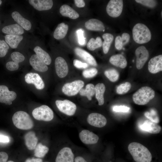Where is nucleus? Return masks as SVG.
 I'll return each mask as SVG.
<instances>
[{"label":"nucleus","instance_id":"nucleus-1","mask_svg":"<svg viewBox=\"0 0 162 162\" xmlns=\"http://www.w3.org/2000/svg\"><path fill=\"white\" fill-rule=\"evenodd\" d=\"M128 150L136 162H151L152 155L148 149L142 144L132 142L129 144Z\"/></svg>","mask_w":162,"mask_h":162},{"label":"nucleus","instance_id":"nucleus-2","mask_svg":"<svg viewBox=\"0 0 162 162\" xmlns=\"http://www.w3.org/2000/svg\"><path fill=\"white\" fill-rule=\"evenodd\" d=\"M12 120L14 125L17 128L23 130L32 128L34 123L31 117L27 112L19 111L13 115Z\"/></svg>","mask_w":162,"mask_h":162},{"label":"nucleus","instance_id":"nucleus-3","mask_svg":"<svg viewBox=\"0 0 162 162\" xmlns=\"http://www.w3.org/2000/svg\"><path fill=\"white\" fill-rule=\"evenodd\" d=\"M132 34L134 40L139 44L147 43L151 38L150 30L146 25L141 23H137L134 26Z\"/></svg>","mask_w":162,"mask_h":162},{"label":"nucleus","instance_id":"nucleus-4","mask_svg":"<svg viewBox=\"0 0 162 162\" xmlns=\"http://www.w3.org/2000/svg\"><path fill=\"white\" fill-rule=\"evenodd\" d=\"M155 92L151 88L142 87L138 89L133 95L132 98L135 104L139 105H144L154 98Z\"/></svg>","mask_w":162,"mask_h":162},{"label":"nucleus","instance_id":"nucleus-5","mask_svg":"<svg viewBox=\"0 0 162 162\" xmlns=\"http://www.w3.org/2000/svg\"><path fill=\"white\" fill-rule=\"evenodd\" d=\"M32 115L36 120L48 122L52 120L54 117V113L52 110L46 105H42L34 109Z\"/></svg>","mask_w":162,"mask_h":162},{"label":"nucleus","instance_id":"nucleus-6","mask_svg":"<svg viewBox=\"0 0 162 162\" xmlns=\"http://www.w3.org/2000/svg\"><path fill=\"white\" fill-rule=\"evenodd\" d=\"M84 84V82L82 80H75L65 84L62 87V91L65 94L68 96H74L79 92Z\"/></svg>","mask_w":162,"mask_h":162},{"label":"nucleus","instance_id":"nucleus-7","mask_svg":"<svg viewBox=\"0 0 162 162\" xmlns=\"http://www.w3.org/2000/svg\"><path fill=\"white\" fill-rule=\"evenodd\" d=\"M55 103L57 108L60 112L69 116L73 115L76 110V104L68 100H57Z\"/></svg>","mask_w":162,"mask_h":162},{"label":"nucleus","instance_id":"nucleus-8","mask_svg":"<svg viewBox=\"0 0 162 162\" xmlns=\"http://www.w3.org/2000/svg\"><path fill=\"white\" fill-rule=\"evenodd\" d=\"M123 8V2L121 0H111L106 7L107 14L110 16L115 18L121 14Z\"/></svg>","mask_w":162,"mask_h":162},{"label":"nucleus","instance_id":"nucleus-9","mask_svg":"<svg viewBox=\"0 0 162 162\" xmlns=\"http://www.w3.org/2000/svg\"><path fill=\"white\" fill-rule=\"evenodd\" d=\"M136 56V65L137 68L140 69L144 66L149 57V52L144 46L138 47L135 50Z\"/></svg>","mask_w":162,"mask_h":162},{"label":"nucleus","instance_id":"nucleus-10","mask_svg":"<svg viewBox=\"0 0 162 162\" xmlns=\"http://www.w3.org/2000/svg\"><path fill=\"white\" fill-rule=\"evenodd\" d=\"M87 121L90 125L97 128L104 127L107 123V120L105 117L97 113H92L89 114L87 117Z\"/></svg>","mask_w":162,"mask_h":162},{"label":"nucleus","instance_id":"nucleus-11","mask_svg":"<svg viewBox=\"0 0 162 162\" xmlns=\"http://www.w3.org/2000/svg\"><path fill=\"white\" fill-rule=\"evenodd\" d=\"M16 93L10 91L8 88L5 85H0V102L8 104L16 98Z\"/></svg>","mask_w":162,"mask_h":162},{"label":"nucleus","instance_id":"nucleus-12","mask_svg":"<svg viewBox=\"0 0 162 162\" xmlns=\"http://www.w3.org/2000/svg\"><path fill=\"white\" fill-rule=\"evenodd\" d=\"M26 82L28 84L34 85L36 88L39 90L43 89L45 87L44 82L40 76L38 74L29 73L25 76Z\"/></svg>","mask_w":162,"mask_h":162},{"label":"nucleus","instance_id":"nucleus-13","mask_svg":"<svg viewBox=\"0 0 162 162\" xmlns=\"http://www.w3.org/2000/svg\"><path fill=\"white\" fill-rule=\"evenodd\" d=\"M79 137L83 143L87 145L96 143L99 140L97 135L87 130H82L79 133Z\"/></svg>","mask_w":162,"mask_h":162},{"label":"nucleus","instance_id":"nucleus-14","mask_svg":"<svg viewBox=\"0 0 162 162\" xmlns=\"http://www.w3.org/2000/svg\"><path fill=\"white\" fill-rule=\"evenodd\" d=\"M55 66L56 73L60 78H64L67 75L68 68L64 59L61 57H57L55 60Z\"/></svg>","mask_w":162,"mask_h":162},{"label":"nucleus","instance_id":"nucleus-15","mask_svg":"<svg viewBox=\"0 0 162 162\" xmlns=\"http://www.w3.org/2000/svg\"><path fill=\"white\" fill-rule=\"evenodd\" d=\"M74 158L71 148L64 147L59 152L56 158V162H74Z\"/></svg>","mask_w":162,"mask_h":162},{"label":"nucleus","instance_id":"nucleus-16","mask_svg":"<svg viewBox=\"0 0 162 162\" xmlns=\"http://www.w3.org/2000/svg\"><path fill=\"white\" fill-rule=\"evenodd\" d=\"M142 130L152 134L159 133L161 130V127L154 122L149 120H146L139 125Z\"/></svg>","mask_w":162,"mask_h":162},{"label":"nucleus","instance_id":"nucleus-17","mask_svg":"<svg viewBox=\"0 0 162 162\" xmlns=\"http://www.w3.org/2000/svg\"><path fill=\"white\" fill-rule=\"evenodd\" d=\"M149 71L156 74L162 70V55H160L152 58L148 63Z\"/></svg>","mask_w":162,"mask_h":162},{"label":"nucleus","instance_id":"nucleus-18","mask_svg":"<svg viewBox=\"0 0 162 162\" xmlns=\"http://www.w3.org/2000/svg\"><path fill=\"white\" fill-rule=\"evenodd\" d=\"M28 2L35 9L39 11L50 9L53 4L51 0H29Z\"/></svg>","mask_w":162,"mask_h":162},{"label":"nucleus","instance_id":"nucleus-19","mask_svg":"<svg viewBox=\"0 0 162 162\" xmlns=\"http://www.w3.org/2000/svg\"><path fill=\"white\" fill-rule=\"evenodd\" d=\"M29 63L32 68L36 71L44 72L48 70L47 65L36 54L32 56L29 59Z\"/></svg>","mask_w":162,"mask_h":162},{"label":"nucleus","instance_id":"nucleus-20","mask_svg":"<svg viewBox=\"0 0 162 162\" xmlns=\"http://www.w3.org/2000/svg\"><path fill=\"white\" fill-rule=\"evenodd\" d=\"M76 54L82 59L89 64L96 66L97 62L94 57L89 53L85 50L79 47H76L74 49Z\"/></svg>","mask_w":162,"mask_h":162},{"label":"nucleus","instance_id":"nucleus-21","mask_svg":"<svg viewBox=\"0 0 162 162\" xmlns=\"http://www.w3.org/2000/svg\"><path fill=\"white\" fill-rule=\"evenodd\" d=\"M85 26L88 30L104 32L105 26L100 20L95 19H91L86 22Z\"/></svg>","mask_w":162,"mask_h":162},{"label":"nucleus","instance_id":"nucleus-22","mask_svg":"<svg viewBox=\"0 0 162 162\" xmlns=\"http://www.w3.org/2000/svg\"><path fill=\"white\" fill-rule=\"evenodd\" d=\"M11 16L14 20L23 28L27 31L31 29L32 27L31 22L23 17L18 12L16 11L13 12Z\"/></svg>","mask_w":162,"mask_h":162},{"label":"nucleus","instance_id":"nucleus-23","mask_svg":"<svg viewBox=\"0 0 162 162\" xmlns=\"http://www.w3.org/2000/svg\"><path fill=\"white\" fill-rule=\"evenodd\" d=\"M25 144L28 149L32 150L35 149L38 142V139L33 131H29L24 136Z\"/></svg>","mask_w":162,"mask_h":162},{"label":"nucleus","instance_id":"nucleus-24","mask_svg":"<svg viewBox=\"0 0 162 162\" xmlns=\"http://www.w3.org/2000/svg\"><path fill=\"white\" fill-rule=\"evenodd\" d=\"M2 32L7 34L20 35L24 32L23 28L17 24L6 26L2 29Z\"/></svg>","mask_w":162,"mask_h":162},{"label":"nucleus","instance_id":"nucleus-25","mask_svg":"<svg viewBox=\"0 0 162 162\" xmlns=\"http://www.w3.org/2000/svg\"><path fill=\"white\" fill-rule=\"evenodd\" d=\"M109 61L112 65L122 68H125L127 64L126 58L121 54L112 56L110 58Z\"/></svg>","mask_w":162,"mask_h":162},{"label":"nucleus","instance_id":"nucleus-26","mask_svg":"<svg viewBox=\"0 0 162 162\" xmlns=\"http://www.w3.org/2000/svg\"><path fill=\"white\" fill-rule=\"evenodd\" d=\"M60 13L64 16L68 17L69 18L75 19L79 16V15L75 10L67 4L62 5L59 10Z\"/></svg>","mask_w":162,"mask_h":162},{"label":"nucleus","instance_id":"nucleus-27","mask_svg":"<svg viewBox=\"0 0 162 162\" xmlns=\"http://www.w3.org/2000/svg\"><path fill=\"white\" fill-rule=\"evenodd\" d=\"M68 28V26L64 23L62 22L59 24L54 32V38L57 40L63 39L66 35Z\"/></svg>","mask_w":162,"mask_h":162},{"label":"nucleus","instance_id":"nucleus-28","mask_svg":"<svg viewBox=\"0 0 162 162\" xmlns=\"http://www.w3.org/2000/svg\"><path fill=\"white\" fill-rule=\"evenodd\" d=\"M23 38V37L21 35L7 34L5 36L6 42L11 48L13 49L17 47Z\"/></svg>","mask_w":162,"mask_h":162},{"label":"nucleus","instance_id":"nucleus-29","mask_svg":"<svg viewBox=\"0 0 162 162\" xmlns=\"http://www.w3.org/2000/svg\"><path fill=\"white\" fill-rule=\"evenodd\" d=\"M95 97L98 102V105L101 106L104 104V94L105 91V87L103 83H99L95 87Z\"/></svg>","mask_w":162,"mask_h":162},{"label":"nucleus","instance_id":"nucleus-30","mask_svg":"<svg viewBox=\"0 0 162 162\" xmlns=\"http://www.w3.org/2000/svg\"><path fill=\"white\" fill-rule=\"evenodd\" d=\"M34 50L36 55L46 65L50 64L52 61L51 58L49 54L40 46H37L35 47Z\"/></svg>","mask_w":162,"mask_h":162},{"label":"nucleus","instance_id":"nucleus-31","mask_svg":"<svg viewBox=\"0 0 162 162\" xmlns=\"http://www.w3.org/2000/svg\"><path fill=\"white\" fill-rule=\"evenodd\" d=\"M79 93L80 95L86 96L88 100H91L92 97L95 94V86L92 84L89 83L86 85L85 89L80 90Z\"/></svg>","mask_w":162,"mask_h":162},{"label":"nucleus","instance_id":"nucleus-32","mask_svg":"<svg viewBox=\"0 0 162 162\" xmlns=\"http://www.w3.org/2000/svg\"><path fill=\"white\" fill-rule=\"evenodd\" d=\"M102 37L104 40L102 44V48L104 53L107 54L109 51L111 45L113 40V35L110 33H106L104 34Z\"/></svg>","mask_w":162,"mask_h":162},{"label":"nucleus","instance_id":"nucleus-33","mask_svg":"<svg viewBox=\"0 0 162 162\" xmlns=\"http://www.w3.org/2000/svg\"><path fill=\"white\" fill-rule=\"evenodd\" d=\"M34 151V155L38 158H42L47 153L49 148L41 143L37 145Z\"/></svg>","mask_w":162,"mask_h":162},{"label":"nucleus","instance_id":"nucleus-34","mask_svg":"<svg viewBox=\"0 0 162 162\" xmlns=\"http://www.w3.org/2000/svg\"><path fill=\"white\" fill-rule=\"evenodd\" d=\"M102 44V41L100 37H97L95 39L93 38H92L88 42L87 47L89 50L93 51L101 47Z\"/></svg>","mask_w":162,"mask_h":162},{"label":"nucleus","instance_id":"nucleus-35","mask_svg":"<svg viewBox=\"0 0 162 162\" xmlns=\"http://www.w3.org/2000/svg\"><path fill=\"white\" fill-rule=\"evenodd\" d=\"M105 76L112 82H115L118 79V72L115 69H112L106 70L104 71Z\"/></svg>","mask_w":162,"mask_h":162},{"label":"nucleus","instance_id":"nucleus-36","mask_svg":"<svg viewBox=\"0 0 162 162\" xmlns=\"http://www.w3.org/2000/svg\"><path fill=\"white\" fill-rule=\"evenodd\" d=\"M144 116L149 120L158 123L159 122V119L157 113L155 110L152 109L150 111H147L144 113Z\"/></svg>","mask_w":162,"mask_h":162},{"label":"nucleus","instance_id":"nucleus-37","mask_svg":"<svg viewBox=\"0 0 162 162\" xmlns=\"http://www.w3.org/2000/svg\"><path fill=\"white\" fill-rule=\"evenodd\" d=\"M131 87V84L128 82L122 84L117 87L116 92L118 94H124L130 89Z\"/></svg>","mask_w":162,"mask_h":162},{"label":"nucleus","instance_id":"nucleus-38","mask_svg":"<svg viewBox=\"0 0 162 162\" xmlns=\"http://www.w3.org/2000/svg\"><path fill=\"white\" fill-rule=\"evenodd\" d=\"M98 72V70L96 68H92L84 70L82 72V74L84 77L89 78L95 76Z\"/></svg>","mask_w":162,"mask_h":162},{"label":"nucleus","instance_id":"nucleus-39","mask_svg":"<svg viewBox=\"0 0 162 162\" xmlns=\"http://www.w3.org/2000/svg\"><path fill=\"white\" fill-rule=\"evenodd\" d=\"M10 56L13 61L18 64L23 62L25 58L24 56L22 53L18 52H12Z\"/></svg>","mask_w":162,"mask_h":162},{"label":"nucleus","instance_id":"nucleus-40","mask_svg":"<svg viewBox=\"0 0 162 162\" xmlns=\"http://www.w3.org/2000/svg\"><path fill=\"white\" fill-rule=\"evenodd\" d=\"M9 47L4 40H0V57H4L6 55Z\"/></svg>","mask_w":162,"mask_h":162},{"label":"nucleus","instance_id":"nucleus-41","mask_svg":"<svg viewBox=\"0 0 162 162\" xmlns=\"http://www.w3.org/2000/svg\"><path fill=\"white\" fill-rule=\"evenodd\" d=\"M135 1L143 5L153 8H154L157 5V2L153 0H136Z\"/></svg>","mask_w":162,"mask_h":162},{"label":"nucleus","instance_id":"nucleus-42","mask_svg":"<svg viewBox=\"0 0 162 162\" xmlns=\"http://www.w3.org/2000/svg\"><path fill=\"white\" fill-rule=\"evenodd\" d=\"M78 37V43L80 45L83 46L86 44V38L84 36V31L82 28H80L76 31Z\"/></svg>","mask_w":162,"mask_h":162},{"label":"nucleus","instance_id":"nucleus-43","mask_svg":"<svg viewBox=\"0 0 162 162\" xmlns=\"http://www.w3.org/2000/svg\"><path fill=\"white\" fill-rule=\"evenodd\" d=\"M6 67L8 70L10 71L17 70L19 68V64L13 61H10L7 63Z\"/></svg>","mask_w":162,"mask_h":162},{"label":"nucleus","instance_id":"nucleus-44","mask_svg":"<svg viewBox=\"0 0 162 162\" xmlns=\"http://www.w3.org/2000/svg\"><path fill=\"white\" fill-rule=\"evenodd\" d=\"M112 110L116 112H127L129 111L130 108L124 106H115L113 107Z\"/></svg>","mask_w":162,"mask_h":162},{"label":"nucleus","instance_id":"nucleus-45","mask_svg":"<svg viewBox=\"0 0 162 162\" xmlns=\"http://www.w3.org/2000/svg\"><path fill=\"white\" fill-rule=\"evenodd\" d=\"M73 64L75 67L78 69H85L88 67V64L86 63L82 62L76 59L74 60Z\"/></svg>","mask_w":162,"mask_h":162},{"label":"nucleus","instance_id":"nucleus-46","mask_svg":"<svg viewBox=\"0 0 162 162\" xmlns=\"http://www.w3.org/2000/svg\"><path fill=\"white\" fill-rule=\"evenodd\" d=\"M115 47L118 50H120L122 49L123 46L121 37L120 36H117L115 40Z\"/></svg>","mask_w":162,"mask_h":162},{"label":"nucleus","instance_id":"nucleus-47","mask_svg":"<svg viewBox=\"0 0 162 162\" xmlns=\"http://www.w3.org/2000/svg\"><path fill=\"white\" fill-rule=\"evenodd\" d=\"M121 38L123 46L127 44L129 41L130 39L129 34L126 33H124L122 35Z\"/></svg>","mask_w":162,"mask_h":162},{"label":"nucleus","instance_id":"nucleus-48","mask_svg":"<svg viewBox=\"0 0 162 162\" xmlns=\"http://www.w3.org/2000/svg\"><path fill=\"white\" fill-rule=\"evenodd\" d=\"M8 156L7 154L3 152H0V162H7Z\"/></svg>","mask_w":162,"mask_h":162},{"label":"nucleus","instance_id":"nucleus-49","mask_svg":"<svg viewBox=\"0 0 162 162\" xmlns=\"http://www.w3.org/2000/svg\"><path fill=\"white\" fill-rule=\"evenodd\" d=\"M74 2L78 8H82L85 6V3L83 0H74Z\"/></svg>","mask_w":162,"mask_h":162},{"label":"nucleus","instance_id":"nucleus-50","mask_svg":"<svg viewBox=\"0 0 162 162\" xmlns=\"http://www.w3.org/2000/svg\"><path fill=\"white\" fill-rule=\"evenodd\" d=\"M9 140V138L8 136L0 134V142H8Z\"/></svg>","mask_w":162,"mask_h":162},{"label":"nucleus","instance_id":"nucleus-51","mask_svg":"<svg viewBox=\"0 0 162 162\" xmlns=\"http://www.w3.org/2000/svg\"><path fill=\"white\" fill-rule=\"evenodd\" d=\"M25 162H43V161L40 158H32L27 159Z\"/></svg>","mask_w":162,"mask_h":162},{"label":"nucleus","instance_id":"nucleus-52","mask_svg":"<svg viewBox=\"0 0 162 162\" xmlns=\"http://www.w3.org/2000/svg\"><path fill=\"white\" fill-rule=\"evenodd\" d=\"M74 162H87L85 159L81 156H77L74 159Z\"/></svg>","mask_w":162,"mask_h":162},{"label":"nucleus","instance_id":"nucleus-53","mask_svg":"<svg viewBox=\"0 0 162 162\" xmlns=\"http://www.w3.org/2000/svg\"><path fill=\"white\" fill-rule=\"evenodd\" d=\"M12 104V102H10L8 104L10 105H11V104Z\"/></svg>","mask_w":162,"mask_h":162},{"label":"nucleus","instance_id":"nucleus-54","mask_svg":"<svg viewBox=\"0 0 162 162\" xmlns=\"http://www.w3.org/2000/svg\"><path fill=\"white\" fill-rule=\"evenodd\" d=\"M7 162H14L13 161H12V160H10V161H8Z\"/></svg>","mask_w":162,"mask_h":162},{"label":"nucleus","instance_id":"nucleus-55","mask_svg":"<svg viewBox=\"0 0 162 162\" xmlns=\"http://www.w3.org/2000/svg\"><path fill=\"white\" fill-rule=\"evenodd\" d=\"M2 3V1L0 0V5Z\"/></svg>","mask_w":162,"mask_h":162},{"label":"nucleus","instance_id":"nucleus-56","mask_svg":"<svg viewBox=\"0 0 162 162\" xmlns=\"http://www.w3.org/2000/svg\"></svg>","mask_w":162,"mask_h":162},{"label":"nucleus","instance_id":"nucleus-57","mask_svg":"<svg viewBox=\"0 0 162 162\" xmlns=\"http://www.w3.org/2000/svg\"></svg>","mask_w":162,"mask_h":162}]
</instances>
